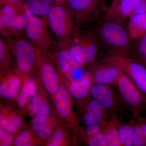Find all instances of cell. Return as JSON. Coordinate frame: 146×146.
Segmentation results:
<instances>
[{"label":"cell","instance_id":"603a6c76","mask_svg":"<svg viewBox=\"0 0 146 146\" xmlns=\"http://www.w3.org/2000/svg\"><path fill=\"white\" fill-rule=\"evenodd\" d=\"M21 81L18 77H13L1 84L0 94L4 98L10 99L16 96L21 85Z\"/></svg>","mask_w":146,"mask_h":146},{"label":"cell","instance_id":"d590c367","mask_svg":"<svg viewBox=\"0 0 146 146\" xmlns=\"http://www.w3.org/2000/svg\"><path fill=\"white\" fill-rule=\"evenodd\" d=\"M22 3V0H1V6L6 5H18Z\"/></svg>","mask_w":146,"mask_h":146},{"label":"cell","instance_id":"8fae6325","mask_svg":"<svg viewBox=\"0 0 146 146\" xmlns=\"http://www.w3.org/2000/svg\"><path fill=\"white\" fill-rule=\"evenodd\" d=\"M91 65V70L87 74L92 84L114 85L123 72L118 65L103 57Z\"/></svg>","mask_w":146,"mask_h":146},{"label":"cell","instance_id":"5bb4252c","mask_svg":"<svg viewBox=\"0 0 146 146\" xmlns=\"http://www.w3.org/2000/svg\"><path fill=\"white\" fill-rule=\"evenodd\" d=\"M40 74L45 89L50 94H55L59 88V79L55 68L48 62L42 63Z\"/></svg>","mask_w":146,"mask_h":146},{"label":"cell","instance_id":"f546056e","mask_svg":"<svg viewBox=\"0 0 146 146\" xmlns=\"http://www.w3.org/2000/svg\"><path fill=\"white\" fill-rule=\"evenodd\" d=\"M87 144L89 146H107L106 140L102 130L91 137L87 141Z\"/></svg>","mask_w":146,"mask_h":146},{"label":"cell","instance_id":"e0dca14e","mask_svg":"<svg viewBox=\"0 0 146 146\" xmlns=\"http://www.w3.org/2000/svg\"><path fill=\"white\" fill-rule=\"evenodd\" d=\"M69 91L63 86H60L54 96L56 108L58 115L62 117L70 115L72 105Z\"/></svg>","mask_w":146,"mask_h":146},{"label":"cell","instance_id":"83f0119b","mask_svg":"<svg viewBox=\"0 0 146 146\" xmlns=\"http://www.w3.org/2000/svg\"><path fill=\"white\" fill-rule=\"evenodd\" d=\"M31 136L27 131H23L17 136L15 139V145L16 146H29L31 145Z\"/></svg>","mask_w":146,"mask_h":146},{"label":"cell","instance_id":"44dd1931","mask_svg":"<svg viewBox=\"0 0 146 146\" xmlns=\"http://www.w3.org/2000/svg\"><path fill=\"white\" fill-rule=\"evenodd\" d=\"M133 118V146H146V116Z\"/></svg>","mask_w":146,"mask_h":146},{"label":"cell","instance_id":"484cf974","mask_svg":"<svg viewBox=\"0 0 146 146\" xmlns=\"http://www.w3.org/2000/svg\"><path fill=\"white\" fill-rule=\"evenodd\" d=\"M22 120L18 117L6 119L2 115L0 116L1 129L10 133H14L18 131L22 125Z\"/></svg>","mask_w":146,"mask_h":146},{"label":"cell","instance_id":"7c38bea8","mask_svg":"<svg viewBox=\"0 0 146 146\" xmlns=\"http://www.w3.org/2000/svg\"><path fill=\"white\" fill-rule=\"evenodd\" d=\"M141 0H112L104 16L125 23L133 15L136 5Z\"/></svg>","mask_w":146,"mask_h":146},{"label":"cell","instance_id":"1f68e13d","mask_svg":"<svg viewBox=\"0 0 146 146\" xmlns=\"http://www.w3.org/2000/svg\"><path fill=\"white\" fill-rule=\"evenodd\" d=\"M33 130L38 136L42 138H46L51 134L50 129L46 125L39 126L37 127L33 128Z\"/></svg>","mask_w":146,"mask_h":146},{"label":"cell","instance_id":"6da1fadb","mask_svg":"<svg viewBox=\"0 0 146 146\" xmlns=\"http://www.w3.org/2000/svg\"><path fill=\"white\" fill-rule=\"evenodd\" d=\"M94 30L103 55L129 56L133 46L125 23L104 16Z\"/></svg>","mask_w":146,"mask_h":146},{"label":"cell","instance_id":"d4e9b609","mask_svg":"<svg viewBox=\"0 0 146 146\" xmlns=\"http://www.w3.org/2000/svg\"><path fill=\"white\" fill-rule=\"evenodd\" d=\"M29 109L32 115L37 116L48 114L50 108L46 102L42 101L39 96L35 95L32 100Z\"/></svg>","mask_w":146,"mask_h":146},{"label":"cell","instance_id":"d6a6232c","mask_svg":"<svg viewBox=\"0 0 146 146\" xmlns=\"http://www.w3.org/2000/svg\"><path fill=\"white\" fill-rule=\"evenodd\" d=\"M49 118L48 114L45 115H37L32 121L33 128L44 125Z\"/></svg>","mask_w":146,"mask_h":146},{"label":"cell","instance_id":"836d02e7","mask_svg":"<svg viewBox=\"0 0 146 146\" xmlns=\"http://www.w3.org/2000/svg\"><path fill=\"white\" fill-rule=\"evenodd\" d=\"M4 131L1 129L0 138H1V145L2 146H10L13 141V136L9 133L4 132Z\"/></svg>","mask_w":146,"mask_h":146},{"label":"cell","instance_id":"ba28073f","mask_svg":"<svg viewBox=\"0 0 146 146\" xmlns=\"http://www.w3.org/2000/svg\"><path fill=\"white\" fill-rule=\"evenodd\" d=\"M6 40L10 50L15 56L20 71L23 73L30 72L34 67L37 55L42 51L23 36Z\"/></svg>","mask_w":146,"mask_h":146},{"label":"cell","instance_id":"f1b7e54d","mask_svg":"<svg viewBox=\"0 0 146 146\" xmlns=\"http://www.w3.org/2000/svg\"><path fill=\"white\" fill-rule=\"evenodd\" d=\"M82 66L80 65L76 66L68 74L72 81L81 80L87 75V72H85Z\"/></svg>","mask_w":146,"mask_h":146},{"label":"cell","instance_id":"5b68a950","mask_svg":"<svg viewBox=\"0 0 146 146\" xmlns=\"http://www.w3.org/2000/svg\"><path fill=\"white\" fill-rule=\"evenodd\" d=\"M26 19L23 3L1 6L0 31L1 37L6 39L23 36L25 34Z\"/></svg>","mask_w":146,"mask_h":146},{"label":"cell","instance_id":"7402d4cb","mask_svg":"<svg viewBox=\"0 0 146 146\" xmlns=\"http://www.w3.org/2000/svg\"><path fill=\"white\" fill-rule=\"evenodd\" d=\"M57 59L61 70L65 74L69 73L76 66L80 65L70 52L68 48L58 49Z\"/></svg>","mask_w":146,"mask_h":146},{"label":"cell","instance_id":"cb8c5ba5","mask_svg":"<svg viewBox=\"0 0 146 146\" xmlns=\"http://www.w3.org/2000/svg\"><path fill=\"white\" fill-rule=\"evenodd\" d=\"M129 56L140 60L146 64V33L135 40Z\"/></svg>","mask_w":146,"mask_h":146},{"label":"cell","instance_id":"30bf717a","mask_svg":"<svg viewBox=\"0 0 146 146\" xmlns=\"http://www.w3.org/2000/svg\"><path fill=\"white\" fill-rule=\"evenodd\" d=\"M113 86L93 84L90 92L91 98L98 102L110 116L114 113H123L125 110L118 91Z\"/></svg>","mask_w":146,"mask_h":146},{"label":"cell","instance_id":"4316f807","mask_svg":"<svg viewBox=\"0 0 146 146\" xmlns=\"http://www.w3.org/2000/svg\"><path fill=\"white\" fill-rule=\"evenodd\" d=\"M36 86L34 82L32 80H27L18 96V99L22 102H27L30 97L33 98L36 95Z\"/></svg>","mask_w":146,"mask_h":146},{"label":"cell","instance_id":"52a82bcc","mask_svg":"<svg viewBox=\"0 0 146 146\" xmlns=\"http://www.w3.org/2000/svg\"><path fill=\"white\" fill-rule=\"evenodd\" d=\"M25 7L27 38L42 51L54 47V42L46 19L35 15Z\"/></svg>","mask_w":146,"mask_h":146},{"label":"cell","instance_id":"3957f363","mask_svg":"<svg viewBox=\"0 0 146 146\" xmlns=\"http://www.w3.org/2000/svg\"><path fill=\"white\" fill-rule=\"evenodd\" d=\"M80 65H92L100 55L101 48L94 30L78 28L68 48Z\"/></svg>","mask_w":146,"mask_h":146},{"label":"cell","instance_id":"d6986e66","mask_svg":"<svg viewBox=\"0 0 146 146\" xmlns=\"http://www.w3.org/2000/svg\"><path fill=\"white\" fill-rule=\"evenodd\" d=\"M54 0H25L24 6L31 12L46 19L51 9L54 5Z\"/></svg>","mask_w":146,"mask_h":146},{"label":"cell","instance_id":"4dcf8cb0","mask_svg":"<svg viewBox=\"0 0 146 146\" xmlns=\"http://www.w3.org/2000/svg\"><path fill=\"white\" fill-rule=\"evenodd\" d=\"M65 137V133L63 131L58 130L53 136L51 140L50 141L48 144L49 146H59L63 142Z\"/></svg>","mask_w":146,"mask_h":146},{"label":"cell","instance_id":"7a4b0ae2","mask_svg":"<svg viewBox=\"0 0 146 146\" xmlns=\"http://www.w3.org/2000/svg\"><path fill=\"white\" fill-rule=\"evenodd\" d=\"M46 21L55 46L58 49L69 48L78 28L68 7L55 4L50 10Z\"/></svg>","mask_w":146,"mask_h":146},{"label":"cell","instance_id":"2e32d148","mask_svg":"<svg viewBox=\"0 0 146 146\" xmlns=\"http://www.w3.org/2000/svg\"><path fill=\"white\" fill-rule=\"evenodd\" d=\"M128 20L127 29L132 41L146 33V12L133 14Z\"/></svg>","mask_w":146,"mask_h":146},{"label":"cell","instance_id":"9c48e42d","mask_svg":"<svg viewBox=\"0 0 146 146\" xmlns=\"http://www.w3.org/2000/svg\"><path fill=\"white\" fill-rule=\"evenodd\" d=\"M102 57L118 65L146 98V64L129 56L103 55Z\"/></svg>","mask_w":146,"mask_h":146},{"label":"cell","instance_id":"9a60e30c","mask_svg":"<svg viewBox=\"0 0 146 146\" xmlns=\"http://www.w3.org/2000/svg\"><path fill=\"white\" fill-rule=\"evenodd\" d=\"M117 113H114L102 125V131L106 140L107 146H121L119 139Z\"/></svg>","mask_w":146,"mask_h":146},{"label":"cell","instance_id":"ac0fdd59","mask_svg":"<svg viewBox=\"0 0 146 146\" xmlns=\"http://www.w3.org/2000/svg\"><path fill=\"white\" fill-rule=\"evenodd\" d=\"M92 84L87 74L86 76L81 80L72 82L69 86L68 91L70 95L75 99H85L90 96V89Z\"/></svg>","mask_w":146,"mask_h":146},{"label":"cell","instance_id":"e575fe53","mask_svg":"<svg viewBox=\"0 0 146 146\" xmlns=\"http://www.w3.org/2000/svg\"><path fill=\"white\" fill-rule=\"evenodd\" d=\"M146 12V0H141L134 9L133 14L142 13Z\"/></svg>","mask_w":146,"mask_h":146},{"label":"cell","instance_id":"8992f818","mask_svg":"<svg viewBox=\"0 0 146 146\" xmlns=\"http://www.w3.org/2000/svg\"><path fill=\"white\" fill-rule=\"evenodd\" d=\"M114 86L131 118L137 117L146 110L145 97L125 74L123 72Z\"/></svg>","mask_w":146,"mask_h":146},{"label":"cell","instance_id":"8d00e7d4","mask_svg":"<svg viewBox=\"0 0 146 146\" xmlns=\"http://www.w3.org/2000/svg\"><path fill=\"white\" fill-rule=\"evenodd\" d=\"M54 2L58 4H62L63 3L66 1V0H54Z\"/></svg>","mask_w":146,"mask_h":146},{"label":"cell","instance_id":"277c9868","mask_svg":"<svg viewBox=\"0 0 146 146\" xmlns=\"http://www.w3.org/2000/svg\"><path fill=\"white\" fill-rule=\"evenodd\" d=\"M78 28L97 23L105 14L106 0H66Z\"/></svg>","mask_w":146,"mask_h":146},{"label":"cell","instance_id":"4fadbf2b","mask_svg":"<svg viewBox=\"0 0 146 146\" xmlns=\"http://www.w3.org/2000/svg\"><path fill=\"white\" fill-rule=\"evenodd\" d=\"M110 117L105 109L98 102L91 98L84 110L82 122L85 126L101 125Z\"/></svg>","mask_w":146,"mask_h":146},{"label":"cell","instance_id":"ffe728a7","mask_svg":"<svg viewBox=\"0 0 146 146\" xmlns=\"http://www.w3.org/2000/svg\"><path fill=\"white\" fill-rule=\"evenodd\" d=\"M134 119L131 118L127 121L119 119L118 122L119 139L121 146H133V136Z\"/></svg>","mask_w":146,"mask_h":146}]
</instances>
